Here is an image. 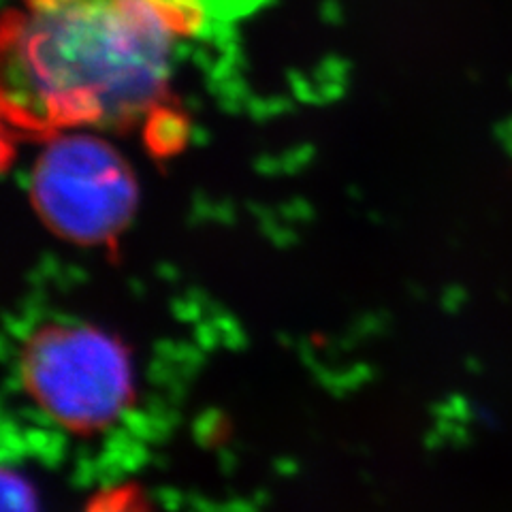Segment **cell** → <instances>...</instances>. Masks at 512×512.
<instances>
[{"instance_id":"cell-5","label":"cell","mask_w":512,"mask_h":512,"mask_svg":"<svg viewBox=\"0 0 512 512\" xmlns=\"http://www.w3.org/2000/svg\"><path fill=\"white\" fill-rule=\"evenodd\" d=\"M35 491L24 476H5V512H37Z\"/></svg>"},{"instance_id":"cell-3","label":"cell","mask_w":512,"mask_h":512,"mask_svg":"<svg viewBox=\"0 0 512 512\" xmlns=\"http://www.w3.org/2000/svg\"><path fill=\"white\" fill-rule=\"evenodd\" d=\"M30 186L43 222L56 235L86 246L118 239L137 203L131 169L118 152L77 131L47 135Z\"/></svg>"},{"instance_id":"cell-4","label":"cell","mask_w":512,"mask_h":512,"mask_svg":"<svg viewBox=\"0 0 512 512\" xmlns=\"http://www.w3.org/2000/svg\"><path fill=\"white\" fill-rule=\"evenodd\" d=\"M84 512H154V506L137 483H118L96 491Z\"/></svg>"},{"instance_id":"cell-2","label":"cell","mask_w":512,"mask_h":512,"mask_svg":"<svg viewBox=\"0 0 512 512\" xmlns=\"http://www.w3.org/2000/svg\"><path fill=\"white\" fill-rule=\"evenodd\" d=\"M20 380L37 410L77 436L114 427L135 402L131 352L116 335L79 320L32 329L20 350Z\"/></svg>"},{"instance_id":"cell-1","label":"cell","mask_w":512,"mask_h":512,"mask_svg":"<svg viewBox=\"0 0 512 512\" xmlns=\"http://www.w3.org/2000/svg\"><path fill=\"white\" fill-rule=\"evenodd\" d=\"M205 0H20L3 30V101L47 137L154 122Z\"/></svg>"}]
</instances>
